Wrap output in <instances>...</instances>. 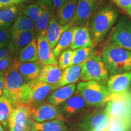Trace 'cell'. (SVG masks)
Instances as JSON below:
<instances>
[{
  "instance_id": "obj_1",
  "label": "cell",
  "mask_w": 131,
  "mask_h": 131,
  "mask_svg": "<svg viewBox=\"0 0 131 131\" xmlns=\"http://www.w3.org/2000/svg\"><path fill=\"white\" fill-rule=\"evenodd\" d=\"M118 15L117 9L112 6H106L101 7L92 17L88 28L93 46L102 41L116 23Z\"/></svg>"
},
{
  "instance_id": "obj_2",
  "label": "cell",
  "mask_w": 131,
  "mask_h": 131,
  "mask_svg": "<svg viewBox=\"0 0 131 131\" xmlns=\"http://www.w3.org/2000/svg\"><path fill=\"white\" fill-rule=\"evenodd\" d=\"M101 58L111 75L131 71V50L110 43L103 50Z\"/></svg>"
},
{
  "instance_id": "obj_3",
  "label": "cell",
  "mask_w": 131,
  "mask_h": 131,
  "mask_svg": "<svg viewBox=\"0 0 131 131\" xmlns=\"http://www.w3.org/2000/svg\"><path fill=\"white\" fill-rule=\"evenodd\" d=\"M54 90L55 89L53 86L38 79L27 82L21 90V103L32 111L42 104Z\"/></svg>"
},
{
  "instance_id": "obj_4",
  "label": "cell",
  "mask_w": 131,
  "mask_h": 131,
  "mask_svg": "<svg viewBox=\"0 0 131 131\" xmlns=\"http://www.w3.org/2000/svg\"><path fill=\"white\" fill-rule=\"evenodd\" d=\"M75 91L90 107H101L106 105L110 96L104 83L94 80L80 82Z\"/></svg>"
},
{
  "instance_id": "obj_5",
  "label": "cell",
  "mask_w": 131,
  "mask_h": 131,
  "mask_svg": "<svg viewBox=\"0 0 131 131\" xmlns=\"http://www.w3.org/2000/svg\"><path fill=\"white\" fill-rule=\"evenodd\" d=\"M4 84L3 94L12 101L14 108L21 104V94L23 87L27 82L19 73L16 67L15 57L9 68L4 72Z\"/></svg>"
},
{
  "instance_id": "obj_6",
  "label": "cell",
  "mask_w": 131,
  "mask_h": 131,
  "mask_svg": "<svg viewBox=\"0 0 131 131\" xmlns=\"http://www.w3.org/2000/svg\"><path fill=\"white\" fill-rule=\"evenodd\" d=\"M108 70L100 55L93 52L84 61L80 79L82 81L94 80L104 83L108 79Z\"/></svg>"
},
{
  "instance_id": "obj_7",
  "label": "cell",
  "mask_w": 131,
  "mask_h": 131,
  "mask_svg": "<svg viewBox=\"0 0 131 131\" xmlns=\"http://www.w3.org/2000/svg\"><path fill=\"white\" fill-rule=\"evenodd\" d=\"M111 118H119L131 121V91L109 96L106 104Z\"/></svg>"
},
{
  "instance_id": "obj_8",
  "label": "cell",
  "mask_w": 131,
  "mask_h": 131,
  "mask_svg": "<svg viewBox=\"0 0 131 131\" xmlns=\"http://www.w3.org/2000/svg\"><path fill=\"white\" fill-rule=\"evenodd\" d=\"M80 127L82 131H106L109 123V112L105 107L83 114Z\"/></svg>"
},
{
  "instance_id": "obj_9",
  "label": "cell",
  "mask_w": 131,
  "mask_h": 131,
  "mask_svg": "<svg viewBox=\"0 0 131 131\" xmlns=\"http://www.w3.org/2000/svg\"><path fill=\"white\" fill-rule=\"evenodd\" d=\"M32 122L31 109L21 103L13 109L8 126L10 131H30Z\"/></svg>"
},
{
  "instance_id": "obj_10",
  "label": "cell",
  "mask_w": 131,
  "mask_h": 131,
  "mask_svg": "<svg viewBox=\"0 0 131 131\" xmlns=\"http://www.w3.org/2000/svg\"><path fill=\"white\" fill-rule=\"evenodd\" d=\"M113 45L131 50V22L122 18L114 27L111 38Z\"/></svg>"
},
{
  "instance_id": "obj_11",
  "label": "cell",
  "mask_w": 131,
  "mask_h": 131,
  "mask_svg": "<svg viewBox=\"0 0 131 131\" xmlns=\"http://www.w3.org/2000/svg\"><path fill=\"white\" fill-rule=\"evenodd\" d=\"M98 0H77L76 11L72 25L75 26H88L89 19L97 6Z\"/></svg>"
},
{
  "instance_id": "obj_12",
  "label": "cell",
  "mask_w": 131,
  "mask_h": 131,
  "mask_svg": "<svg viewBox=\"0 0 131 131\" xmlns=\"http://www.w3.org/2000/svg\"><path fill=\"white\" fill-rule=\"evenodd\" d=\"M37 4L41 9V13L35 23L36 36H45L49 21L52 16L54 15L55 9L51 0H38Z\"/></svg>"
},
{
  "instance_id": "obj_13",
  "label": "cell",
  "mask_w": 131,
  "mask_h": 131,
  "mask_svg": "<svg viewBox=\"0 0 131 131\" xmlns=\"http://www.w3.org/2000/svg\"><path fill=\"white\" fill-rule=\"evenodd\" d=\"M131 84V71L112 74L107 81V89L110 96L122 94L129 90Z\"/></svg>"
},
{
  "instance_id": "obj_14",
  "label": "cell",
  "mask_w": 131,
  "mask_h": 131,
  "mask_svg": "<svg viewBox=\"0 0 131 131\" xmlns=\"http://www.w3.org/2000/svg\"><path fill=\"white\" fill-rule=\"evenodd\" d=\"M61 109L58 106L50 103H42L31 111V117L33 121L37 123H43L53 120L61 117Z\"/></svg>"
},
{
  "instance_id": "obj_15",
  "label": "cell",
  "mask_w": 131,
  "mask_h": 131,
  "mask_svg": "<svg viewBox=\"0 0 131 131\" xmlns=\"http://www.w3.org/2000/svg\"><path fill=\"white\" fill-rule=\"evenodd\" d=\"M89 107L82 96L75 91L74 94L62 104L60 109L61 114L65 117H73L84 114V112H86Z\"/></svg>"
},
{
  "instance_id": "obj_16",
  "label": "cell",
  "mask_w": 131,
  "mask_h": 131,
  "mask_svg": "<svg viewBox=\"0 0 131 131\" xmlns=\"http://www.w3.org/2000/svg\"><path fill=\"white\" fill-rule=\"evenodd\" d=\"M63 70L57 62L50 64L42 66L40 73L37 79L53 86L55 89L59 88Z\"/></svg>"
},
{
  "instance_id": "obj_17",
  "label": "cell",
  "mask_w": 131,
  "mask_h": 131,
  "mask_svg": "<svg viewBox=\"0 0 131 131\" xmlns=\"http://www.w3.org/2000/svg\"><path fill=\"white\" fill-rule=\"evenodd\" d=\"M37 61L42 66L56 63L57 58L54 56L53 50L45 36H37Z\"/></svg>"
},
{
  "instance_id": "obj_18",
  "label": "cell",
  "mask_w": 131,
  "mask_h": 131,
  "mask_svg": "<svg viewBox=\"0 0 131 131\" xmlns=\"http://www.w3.org/2000/svg\"><path fill=\"white\" fill-rule=\"evenodd\" d=\"M35 32L26 31L18 33L11 36V38L8 44V47L12 52L13 56L16 57L24 47L35 38Z\"/></svg>"
},
{
  "instance_id": "obj_19",
  "label": "cell",
  "mask_w": 131,
  "mask_h": 131,
  "mask_svg": "<svg viewBox=\"0 0 131 131\" xmlns=\"http://www.w3.org/2000/svg\"><path fill=\"white\" fill-rule=\"evenodd\" d=\"M88 47H94L88 26H75L72 41L70 46V50Z\"/></svg>"
},
{
  "instance_id": "obj_20",
  "label": "cell",
  "mask_w": 131,
  "mask_h": 131,
  "mask_svg": "<svg viewBox=\"0 0 131 131\" xmlns=\"http://www.w3.org/2000/svg\"><path fill=\"white\" fill-rule=\"evenodd\" d=\"M15 63L18 70L26 82L37 79L42 67L37 61L21 62L16 57H15Z\"/></svg>"
},
{
  "instance_id": "obj_21",
  "label": "cell",
  "mask_w": 131,
  "mask_h": 131,
  "mask_svg": "<svg viewBox=\"0 0 131 131\" xmlns=\"http://www.w3.org/2000/svg\"><path fill=\"white\" fill-rule=\"evenodd\" d=\"M72 25V24H66L64 26L61 25L59 23L55 15L52 16L49 21V25L47 28L46 34V37L52 50H53V49L56 46L62 34Z\"/></svg>"
},
{
  "instance_id": "obj_22",
  "label": "cell",
  "mask_w": 131,
  "mask_h": 131,
  "mask_svg": "<svg viewBox=\"0 0 131 131\" xmlns=\"http://www.w3.org/2000/svg\"><path fill=\"white\" fill-rule=\"evenodd\" d=\"M76 89L75 83L60 87L49 95L47 98V101L55 106L62 105L74 94Z\"/></svg>"
},
{
  "instance_id": "obj_23",
  "label": "cell",
  "mask_w": 131,
  "mask_h": 131,
  "mask_svg": "<svg viewBox=\"0 0 131 131\" xmlns=\"http://www.w3.org/2000/svg\"><path fill=\"white\" fill-rule=\"evenodd\" d=\"M30 131H69L64 119L61 117L43 123L33 121Z\"/></svg>"
},
{
  "instance_id": "obj_24",
  "label": "cell",
  "mask_w": 131,
  "mask_h": 131,
  "mask_svg": "<svg viewBox=\"0 0 131 131\" xmlns=\"http://www.w3.org/2000/svg\"><path fill=\"white\" fill-rule=\"evenodd\" d=\"M77 0H68L57 14V20L59 23L64 26L72 24L76 11Z\"/></svg>"
},
{
  "instance_id": "obj_25",
  "label": "cell",
  "mask_w": 131,
  "mask_h": 131,
  "mask_svg": "<svg viewBox=\"0 0 131 131\" xmlns=\"http://www.w3.org/2000/svg\"><path fill=\"white\" fill-rule=\"evenodd\" d=\"M84 62L76 65H71L63 70L59 88L66 85L73 84L80 80L82 68Z\"/></svg>"
},
{
  "instance_id": "obj_26",
  "label": "cell",
  "mask_w": 131,
  "mask_h": 131,
  "mask_svg": "<svg viewBox=\"0 0 131 131\" xmlns=\"http://www.w3.org/2000/svg\"><path fill=\"white\" fill-rule=\"evenodd\" d=\"M74 29L75 26L72 25L62 34L58 43L53 50L54 56L56 58L60 56L62 52L66 50L67 49L70 47L72 41Z\"/></svg>"
},
{
  "instance_id": "obj_27",
  "label": "cell",
  "mask_w": 131,
  "mask_h": 131,
  "mask_svg": "<svg viewBox=\"0 0 131 131\" xmlns=\"http://www.w3.org/2000/svg\"><path fill=\"white\" fill-rule=\"evenodd\" d=\"M10 30L11 36L26 31H35V23L24 15H20L15 19Z\"/></svg>"
},
{
  "instance_id": "obj_28",
  "label": "cell",
  "mask_w": 131,
  "mask_h": 131,
  "mask_svg": "<svg viewBox=\"0 0 131 131\" xmlns=\"http://www.w3.org/2000/svg\"><path fill=\"white\" fill-rule=\"evenodd\" d=\"M14 109L12 101L4 94L0 96V123L3 126H8L9 119Z\"/></svg>"
},
{
  "instance_id": "obj_29",
  "label": "cell",
  "mask_w": 131,
  "mask_h": 131,
  "mask_svg": "<svg viewBox=\"0 0 131 131\" xmlns=\"http://www.w3.org/2000/svg\"><path fill=\"white\" fill-rule=\"evenodd\" d=\"M18 59L21 62L37 61L38 60L37 39L32 41L21 50L18 54Z\"/></svg>"
},
{
  "instance_id": "obj_30",
  "label": "cell",
  "mask_w": 131,
  "mask_h": 131,
  "mask_svg": "<svg viewBox=\"0 0 131 131\" xmlns=\"http://www.w3.org/2000/svg\"><path fill=\"white\" fill-rule=\"evenodd\" d=\"M18 13V7L17 6L0 9V27L9 28L16 19Z\"/></svg>"
},
{
  "instance_id": "obj_31",
  "label": "cell",
  "mask_w": 131,
  "mask_h": 131,
  "mask_svg": "<svg viewBox=\"0 0 131 131\" xmlns=\"http://www.w3.org/2000/svg\"><path fill=\"white\" fill-rule=\"evenodd\" d=\"M94 47H81L72 50L71 65L83 63L93 52Z\"/></svg>"
},
{
  "instance_id": "obj_32",
  "label": "cell",
  "mask_w": 131,
  "mask_h": 131,
  "mask_svg": "<svg viewBox=\"0 0 131 131\" xmlns=\"http://www.w3.org/2000/svg\"><path fill=\"white\" fill-rule=\"evenodd\" d=\"M106 131H131V121L110 118Z\"/></svg>"
},
{
  "instance_id": "obj_33",
  "label": "cell",
  "mask_w": 131,
  "mask_h": 131,
  "mask_svg": "<svg viewBox=\"0 0 131 131\" xmlns=\"http://www.w3.org/2000/svg\"><path fill=\"white\" fill-rule=\"evenodd\" d=\"M23 13L24 15L28 17L35 23L40 17L41 9L38 4H30L24 8Z\"/></svg>"
},
{
  "instance_id": "obj_34",
  "label": "cell",
  "mask_w": 131,
  "mask_h": 131,
  "mask_svg": "<svg viewBox=\"0 0 131 131\" xmlns=\"http://www.w3.org/2000/svg\"><path fill=\"white\" fill-rule=\"evenodd\" d=\"M72 55V50L68 49L62 52L59 56L60 58L58 64L60 68L63 70L71 66Z\"/></svg>"
},
{
  "instance_id": "obj_35",
  "label": "cell",
  "mask_w": 131,
  "mask_h": 131,
  "mask_svg": "<svg viewBox=\"0 0 131 131\" xmlns=\"http://www.w3.org/2000/svg\"><path fill=\"white\" fill-rule=\"evenodd\" d=\"M11 38L10 30L7 27H0V49L7 47Z\"/></svg>"
},
{
  "instance_id": "obj_36",
  "label": "cell",
  "mask_w": 131,
  "mask_h": 131,
  "mask_svg": "<svg viewBox=\"0 0 131 131\" xmlns=\"http://www.w3.org/2000/svg\"><path fill=\"white\" fill-rule=\"evenodd\" d=\"M111 2L124 12L131 8V0H111Z\"/></svg>"
},
{
  "instance_id": "obj_37",
  "label": "cell",
  "mask_w": 131,
  "mask_h": 131,
  "mask_svg": "<svg viewBox=\"0 0 131 131\" xmlns=\"http://www.w3.org/2000/svg\"><path fill=\"white\" fill-rule=\"evenodd\" d=\"M26 0H0V9L3 8L9 7L11 6H17L25 2Z\"/></svg>"
},
{
  "instance_id": "obj_38",
  "label": "cell",
  "mask_w": 131,
  "mask_h": 131,
  "mask_svg": "<svg viewBox=\"0 0 131 131\" xmlns=\"http://www.w3.org/2000/svg\"><path fill=\"white\" fill-rule=\"evenodd\" d=\"M14 58V56H9L0 60V71H6L11 65Z\"/></svg>"
},
{
  "instance_id": "obj_39",
  "label": "cell",
  "mask_w": 131,
  "mask_h": 131,
  "mask_svg": "<svg viewBox=\"0 0 131 131\" xmlns=\"http://www.w3.org/2000/svg\"><path fill=\"white\" fill-rule=\"evenodd\" d=\"M51 1L54 9L57 13L59 11V10L68 2V0H51Z\"/></svg>"
},
{
  "instance_id": "obj_40",
  "label": "cell",
  "mask_w": 131,
  "mask_h": 131,
  "mask_svg": "<svg viewBox=\"0 0 131 131\" xmlns=\"http://www.w3.org/2000/svg\"><path fill=\"white\" fill-rule=\"evenodd\" d=\"M9 56H13V55L8 46L0 49V60Z\"/></svg>"
},
{
  "instance_id": "obj_41",
  "label": "cell",
  "mask_w": 131,
  "mask_h": 131,
  "mask_svg": "<svg viewBox=\"0 0 131 131\" xmlns=\"http://www.w3.org/2000/svg\"><path fill=\"white\" fill-rule=\"evenodd\" d=\"M4 71H0V96L2 95L4 84Z\"/></svg>"
},
{
  "instance_id": "obj_42",
  "label": "cell",
  "mask_w": 131,
  "mask_h": 131,
  "mask_svg": "<svg viewBox=\"0 0 131 131\" xmlns=\"http://www.w3.org/2000/svg\"><path fill=\"white\" fill-rule=\"evenodd\" d=\"M126 14L131 18V8H130V9L127 10L126 12Z\"/></svg>"
},
{
  "instance_id": "obj_43",
  "label": "cell",
  "mask_w": 131,
  "mask_h": 131,
  "mask_svg": "<svg viewBox=\"0 0 131 131\" xmlns=\"http://www.w3.org/2000/svg\"><path fill=\"white\" fill-rule=\"evenodd\" d=\"M0 131H4V128H3V127L2 126L1 123H0Z\"/></svg>"
}]
</instances>
